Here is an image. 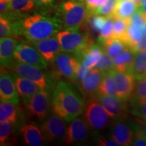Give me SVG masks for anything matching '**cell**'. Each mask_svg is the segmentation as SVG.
I'll return each instance as SVG.
<instances>
[{"mask_svg": "<svg viewBox=\"0 0 146 146\" xmlns=\"http://www.w3.org/2000/svg\"><path fill=\"white\" fill-rule=\"evenodd\" d=\"M91 71V68H89L85 66L81 61L78 60L76 71V82L78 83H81L89 75Z\"/></svg>", "mask_w": 146, "mask_h": 146, "instance_id": "obj_40", "label": "cell"}, {"mask_svg": "<svg viewBox=\"0 0 146 146\" xmlns=\"http://www.w3.org/2000/svg\"><path fill=\"white\" fill-rule=\"evenodd\" d=\"M103 52L101 45L94 43L76 58L87 68H94L100 61Z\"/></svg>", "mask_w": 146, "mask_h": 146, "instance_id": "obj_21", "label": "cell"}, {"mask_svg": "<svg viewBox=\"0 0 146 146\" xmlns=\"http://www.w3.org/2000/svg\"><path fill=\"white\" fill-rule=\"evenodd\" d=\"M137 8L138 6L133 0H118L114 12L109 17L129 19Z\"/></svg>", "mask_w": 146, "mask_h": 146, "instance_id": "obj_24", "label": "cell"}, {"mask_svg": "<svg viewBox=\"0 0 146 146\" xmlns=\"http://www.w3.org/2000/svg\"><path fill=\"white\" fill-rule=\"evenodd\" d=\"M89 128L83 118L78 116L70 120L67 127L64 143L72 145L84 143L88 139Z\"/></svg>", "mask_w": 146, "mask_h": 146, "instance_id": "obj_11", "label": "cell"}, {"mask_svg": "<svg viewBox=\"0 0 146 146\" xmlns=\"http://www.w3.org/2000/svg\"><path fill=\"white\" fill-rule=\"evenodd\" d=\"M56 76L63 77L69 82H76V71L78 60L70 53L61 52L52 62Z\"/></svg>", "mask_w": 146, "mask_h": 146, "instance_id": "obj_8", "label": "cell"}, {"mask_svg": "<svg viewBox=\"0 0 146 146\" xmlns=\"http://www.w3.org/2000/svg\"><path fill=\"white\" fill-rule=\"evenodd\" d=\"M83 118L93 130L101 131L110 123V116L96 96L89 97L85 103Z\"/></svg>", "mask_w": 146, "mask_h": 146, "instance_id": "obj_5", "label": "cell"}, {"mask_svg": "<svg viewBox=\"0 0 146 146\" xmlns=\"http://www.w3.org/2000/svg\"><path fill=\"white\" fill-rule=\"evenodd\" d=\"M97 145L100 146H119L120 145L114 139L111 137L107 138L106 137L100 136L97 139Z\"/></svg>", "mask_w": 146, "mask_h": 146, "instance_id": "obj_42", "label": "cell"}, {"mask_svg": "<svg viewBox=\"0 0 146 146\" xmlns=\"http://www.w3.org/2000/svg\"><path fill=\"white\" fill-rule=\"evenodd\" d=\"M94 68L98 69L102 74L111 72L115 69L114 58L109 56L107 53L104 52L100 61Z\"/></svg>", "mask_w": 146, "mask_h": 146, "instance_id": "obj_33", "label": "cell"}, {"mask_svg": "<svg viewBox=\"0 0 146 146\" xmlns=\"http://www.w3.org/2000/svg\"><path fill=\"white\" fill-rule=\"evenodd\" d=\"M52 108L54 113L70 122L83 114L85 102L70 84L65 81L57 83L52 96Z\"/></svg>", "mask_w": 146, "mask_h": 146, "instance_id": "obj_1", "label": "cell"}, {"mask_svg": "<svg viewBox=\"0 0 146 146\" xmlns=\"http://www.w3.org/2000/svg\"><path fill=\"white\" fill-rule=\"evenodd\" d=\"M143 78H145V79L146 80V73H145V75H144V76H143Z\"/></svg>", "mask_w": 146, "mask_h": 146, "instance_id": "obj_49", "label": "cell"}, {"mask_svg": "<svg viewBox=\"0 0 146 146\" xmlns=\"http://www.w3.org/2000/svg\"><path fill=\"white\" fill-rule=\"evenodd\" d=\"M35 2L33 0H12L9 4L3 16L12 20L19 21L25 14L29 12L33 8Z\"/></svg>", "mask_w": 146, "mask_h": 146, "instance_id": "obj_18", "label": "cell"}, {"mask_svg": "<svg viewBox=\"0 0 146 146\" xmlns=\"http://www.w3.org/2000/svg\"><path fill=\"white\" fill-rule=\"evenodd\" d=\"M13 123L8 121L0 122V143L1 145H11L16 142V138L12 135Z\"/></svg>", "mask_w": 146, "mask_h": 146, "instance_id": "obj_30", "label": "cell"}, {"mask_svg": "<svg viewBox=\"0 0 146 146\" xmlns=\"http://www.w3.org/2000/svg\"><path fill=\"white\" fill-rule=\"evenodd\" d=\"M18 35L1 37L0 40V60L1 66H8L14 60V52L19 44Z\"/></svg>", "mask_w": 146, "mask_h": 146, "instance_id": "obj_17", "label": "cell"}, {"mask_svg": "<svg viewBox=\"0 0 146 146\" xmlns=\"http://www.w3.org/2000/svg\"><path fill=\"white\" fill-rule=\"evenodd\" d=\"M62 27L61 20L35 14L20 20L21 35L35 42L56 35Z\"/></svg>", "mask_w": 146, "mask_h": 146, "instance_id": "obj_2", "label": "cell"}, {"mask_svg": "<svg viewBox=\"0 0 146 146\" xmlns=\"http://www.w3.org/2000/svg\"><path fill=\"white\" fill-rule=\"evenodd\" d=\"M106 20V16L100 14H91L89 12L88 17L86 20L89 30L94 34H99L100 31L104 26Z\"/></svg>", "mask_w": 146, "mask_h": 146, "instance_id": "obj_31", "label": "cell"}, {"mask_svg": "<svg viewBox=\"0 0 146 146\" xmlns=\"http://www.w3.org/2000/svg\"><path fill=\"white\" fill-rule=\"evenodd\" d=\"M130 19L131 23L141 29L146 24V15L138 8L131 16Z\"/></svg>", "mask_w": 146, "mask_h": 146, "instance_id": "obj_39", "label": "cell"}, {"mask_svg": "<svg viewBox=\"0 0 146 146\" xmlns=\"http://www.w3.org/2000/svg\"><path fill=\"white\" fill-rule=\"evenodd\" d=\"M97 94L117 96L116 83H115L114 78L110 72L103 74V78L102 79Z\"/></svg>", "mask_w": 146, "mask_h": 146, "instance_id": "obj_29", "label": "cell"}, {"mask_svg": "<svg viewBox=\"0 0 146 146\" xmlns=\"http://www.w3.org/2000/svg\"><path fill=\"white\" fill-rule=\"evenodd\" d=\"M35 4L38 6H46L52 4L54 0H33Z\"/></svg>", "mask_w": 146, "mask_h": 146, "instance_id": "obj_44", "label": "cell"}, {"mask_svg": "<svg viewBox=\"0 0 146 146\" xmlns=\"http://www.w3.org/2000/svg\"><path fill=\"white\" fill-rule=\"evenodd\" d=\"M96 97L104 108L111 118H127L128 112L127 100L114 96L97 94Z\"/></svg>", "mask_w": 146, "mask_h": 146, "instance_id": "obj_12", "label": "cell"}, {"mask_svg": "<svg viewBox=\"0 0 146 146\" xmlns=\"http://www.w3.org/2000/svg\"><path fill=\"white\" fill-rule=\"evenodd\" d=\"M86 5L89 13H94L95 10L104 5L108 0H83Z\"/></svg>", "mask_w": 146, "mask_h": 146, "instance_id": "obj_41", "label": "cell"}, {"mask_svg": "<svg viewBox=\"0 0 146 146\" xmlns=\"http://www.w3.org/2000/svg\"><path fill=\"white\" fill-rule=\"evenodd\" d=\"M62 23L64 29L78 30L89 15V11L83 0H66L60 5Z\"/></svg>", "mask_w": 146, "mask_h": 146, "instance_id": "obj_3", "label": "cell"}, {"mask_svg": "<svg viewBox=\"0 0 146 146\" xmlns=\"http://www.w3.org/2000/svg\"><path fill=\"white\" fill-rule=\"evenodd\" d=\"M0 98L1 101L9 102L16 105L19 104L13 74L3 67L1 68L0 76Z\"/></svg>", "mask_w": 146, "mask_h": 146, "instance_id": "obj_15", "label": "cell"}, {"mask_svg": "<svg viewBox=\"0 0 146 146\" xmlns=\"http://www.w3.org/2000/svg\"><path fill=\"white\" fill-rule=\"evenodd\" d=\"M143 36H146V24L141 29Z\"/></svg>", "mask_w": 146, "mask_h": 146, "instance_id": "obj_48", "label": "cell"}, {"mask_svg": "<svg viewBox=\"0 0 146 146\" xmlns=\"http://www.w3.org/2000/svg\"><path fill=\"white\" fill-rule=\"evenodd\" d=\"M103 78V74L96 68H91L89 75L81 83H78V87L82 94L91 97L96 96Z\"/></svg>", "mask_w": 146, "mask_h": 146, "instance_id": "obj_20", "label": "cell"}, {"mask_svg": "<svg viewBox=\"0 0 146 146\" xmlns=\"http://www.w3.org/2000/svg\"><path fill=\"white\" fill-rule=\"evenodd\" d=\"M11 1L12 0H0V14H1V16L3 15L5 13Z\"/></svg>", "mask_w": 146, "mask_h": 146, "instance_id": "obj_43", "label": "cell"}, {"mask_svg": "<svg viewBox=\"0 0 146 146\" xmlns=\"http://www.w3.org/2000/svg\"><path fill=\"white\" fill-rule=\"evenodd\" d=\"M14 59L23 63L36 66L43 69L46 68L47 61L33 45L22 41L19 43L14 52Z\"/></svg>", "mask_w": 146, "mask_h": 146, "instance_id": "obj_10", "label": "cell"}, {"mask_svg": "<svg viewBox=\"0 0 146 146\" xmlns=\"http://www.w3.org/2000/svg\"><path fill=\"white\" fill-rule=\"evenodd\" d=\"M101 45L104 52L107 53L112 58L118 56L126 47H127L123 41L113 37L106 39L104 41L102 42Z\"/></svg>", "mask_w": 146, "mask_h": 146, "instance_id": "obj_27", "label": "cell"}, {"mask_svg": "<svg viewBox=\"0 0 146 146\" xmlns=\"http://www.w3.org/2000/svg\"><path fill=\"white\" fill-rule=\"evenodd\" d=\"M61 45L62 52L70 53L75 57L81 55L84 51L94 44L90 36L78 30L64 29L59 31L56 34Z\"/></svg>", "mask_w": 146, "mask_h": 146, "instance_id": "obj_4", "label": "cell"}, {"mask_svg": "<svg viewBox=\"0 0 146 146\" xmlns=\"http://www.w3.org/2000/svg\"><path fill=\"white\" fill-rule=\"evenodd\" d=\"M65 120L54 113L45 118L41 125V131L45 142H63L66 133Z\"/></svg>", "mask_w": 146, "mask_h": 146, "instance_id": "obj_6", "label": "cell"}, {"mask_svg": "<svg viewBox=\"0 0 146 146\" xmlns=\"http://www.w3.org/2000/svg\"><path fill=\"white\" fill-rule=\"evenodd\" d=\"M131 113L136 117L146 120V100L142 102H132Z\"/></svg>", "mask_w": 146, "mask_h": 146, "instance_id": "obj_38", "label": "cell"}, {"mask_svg": "<svg viewBox=\"0 0 146 146\" xmlns=\"http://www.w3.org/2000/svg\"><path fill=\"white\" fill-rule=\"evenodd\" d=\"M118 1V0H108L104 4L100 6L96 10H95L94 13L92 14H100V15H103L106 16V17H109L112 14Z\"/></svg>", "mask_w": 146, "mask_h": 146, "instance_id": "obj_36", "label": "cell"}, {"mask_svg": "<svg viewBox=\"0 0 146 146\" xmlns=\"http://www.w3.org/2000/svg\"><path fill=\"white\" fill-rule=\"evenodd\" d=\"M134 56L135 52L129 47H126L120 54L113 58L115 70L131 73Z\"/></svg>", "mask_w": 146, "mask_h": 146, "instance_id": "obj_23", "label": "cell"}, {"mask_svg": "<svg viewBox=\"0 0 146 146\" xmlns=\"http://www.w3.org/2000/svg\"><path fill=\"white\" fill-rule=\"evenodd\" d=\"M47 62H52L62 52L61 45L57 36H52L41 41L31 42Z\"/></svg>", "mask_w": 146, "mask_h": 146, "instance_id": "obj_16", "label": "cell"}, {"mask_svg": "<svg viewBox=\"0 0 146 146\" xmlns=\"http://www.w3.org/2000/svg\"><path fill=\"white\" fill-rule=\"evenodd\" d=\"M23 141L26 145L30 146L42 145L44 141L41 129L31 124L23 126L21 129Z\"/></svg>", "mask_w": 146, "mask_h": 146, "instance_id": "obj_22", "label": "cell"}, {"mask_svg": "<svg viewBox=\"0 0 146 146\" xmlns=\"http://www.w3.org/2000/svg\"><path fill=\"white\" fill-rule=\"evenodd\" d=\"M25 106L31 116L39 120H45L50 108L49 94L45 89H40L29 100Z\"/></svg>", "mask_w": 146, "mask_h": 146, "instance_id": "obj_9", "label": "cell"}, {"mask_svg": "<svg viewBox=\"0 0 146 146\" xmlns=\"http://www.w3.org/2000/svg\"><path fill=\"white\" fill-rule=\"evenodd\" d=\"M9 72L14 73L17 75L30 80L36 83L41 89H45L47 87L46 77L39 67L36 66L29 64L18 62L14 59L8 66H3Z\"/></svg>", "mask_w": 146, "mask_h": 146, "instance_id": "obj_7", "label": "cell"}, {"mask_svg": "<svg viewBox=\"0 0 146 146\" xmlns=\"http://www.w3.org/2000/svg\"><path fill=\"white\" fill-rule=\"evenodd\" d=\"M116 83L117 96L121 99H131L135 89V78L131 73L113 70L110 72Z\"/></svg>", "mask_w": 146, "mask_h": 146, "instance_id": "obj_14", "label": "cell"}, {"mask_svg": "<svg viewBox=\"0 0 146 146\" xmlns=\"http://www.w3.org/2000/svg\"><path fill=\"white\" fill-rule=\"evenodd\" d=\"M146 73V50L135 52L131 74L136 80L143 78Z\"/></svg>", "mask_w": 146, "mask_h": 146, "instance_id": "obj_25", "label": "cell"}, {"mask_svg": "<svg viewBox=\"0 0 146 146\" xmlns=\"http://www.w3.org/2000/svg\"><path fill=\"white\" fill-rule=\"evenodd\" d=\"M15 105L9 102L1 101L0 122L8 121L13 124L16 123L18 119V112Z\"/></svg>", "mask_w": 146, "mask_h": 146, "instance_id": "obj_28", "label": "cell"}, {"mask_svg": "<svg viewBox=\"0 0 146 146\" xmlns=\"http://www.w3.org/2000/svg\"><path fill=\"white\" fill-rule=\"evenodd\" d=\"M133 1H134V2L137 4V5L139 7V6H140L141 4H143V3H145L146 0H133Z\"/></svg>", "mask_w": 146, "mask_h": 146, "instance_id": "obj_47", "label": "cell"}, {"mask_svg": "<svg viewBox=\"0 0 146 146\" xmlns=\"http://www.w3.org/2000/svg\"><path fill=\"white\" fill-rule=\"evenodd\" d=\"M125 119H114L110 127V137L120 145H132L134 138L133 123H127Z\"/></svg>", "mask_w": 146, "mask_h": 146, "instance_id": "obj_13", "label": "cell"}, {"mask_svg": "<svg viewBox=\"0 0 146 146\" xmlns=\"http://www.w3.org/2000/svg\"><path fill=\"white\" fill-rule=\"evenodd\" d=\"M134 125V138L132 145L134 146H146V134L141 127H139L135 122Z\"/></svg>", "mask_w": 146, "mask_h": 146, "instance_id": "obj_37", "label": "cell"}, {"mask_svg": "<svg viewBox=\"0 0 146 146\" xmlns=\"http://www.w3.org/2000/svg\"><path fill=\"white\" fill-rule=\"evenodd\" d=\"M135 122L137 124V125L139 126V127H140L142 129H143V131L146 134V120L141 119V118L136 117L135 116Z\"/></svg>", "mask_w": 146, "mask_h": 146, "instance_id": "obj_45", "label": "cell"}, {"mask_svg": "<svg viewBox=\"0 0 146 146\" xmlns=\"http://www.w3.org/2000/svg\"><path fill=\"white\" fill-rule=\"evenodd\" d=\"M131 19L123 18H114V27H113L112 37L119 39L123 41L129 25H130Z\"/></svg>", "mask_w": 146, "mask_h": 146, "instance_id": "obj_32", "label": "cell"}, {"mask_svg": "<svg viewBox=\"0 0 146 146\" xmlns=\"http://www.w3.org/2000/svg\"><path fill=\"white\" fill-rule=\"evenodd\" d=\"M143 37L141 28L131 23L128 27L127 33L123 41L127 47H129L134 52L137 45L141 41Z\"/></svg>", "mask_w": 146, "mask_h": 146, "instance_id": "obj_26", "label": "cell"}, {"mask_svg": "<svg viewBox=\"0 0 146 146\" xmlns=\"http://www.w3.org/2000/svg\"><path fill=\"white\" fill-rule=\"evenodd\" d=\"M12 74L14 78V82H15L18 96L23 100V103L26 104L29 100L41 89L36 83L27 78L18 76L14 73H12Z\"/></svg>", "mask_w": 146, "mask_h": 146, "instance_id": "obj_19", "label": "cell"}, {"mask_svg": "<svg viewBox=\"0 0 146 146\" xmlns=\"http://www.w3.org/2000/svg\"><path fill=\"white\" fill-rule=\"evenodd\" d=\"M138 9L141 10L145 15H146V2L143 3V4H141L140 6H139Z\"/></svg>", "mask_w": 146, "mask_h": 146, "instance_id": "obj_46", "label": "cell"}, {"mask_svg": "<svg viewBox=\"0 0 146 146\" xmlns=\"http://www.w3.org/2000/svg\"><path fill=\"white\" fill-rule=\"evenodd\" d=\"M132 102H142L146 100V80L145 78L137 80Z\"/></svg>", "mask_w": 146, "mask_h": 146, "instance_id": "obj_34", "label": "cell"}, {"mask_svg": "<svg viewBox=\"0 0 146 146\" xmlns=\"http://www.w3.org/2000/svg\"><path fill=\"white\" fill-rule=\"evenodd\" d=\"M113 27H114V18L112 17H107L104 26L100 31L98 35V42L101 44L106 39L112 37Z\"/></svg>", "mask_w": 146, "mask_h": 146, "instance_id": "obj_35", "label": "cell"}]
</instances>
